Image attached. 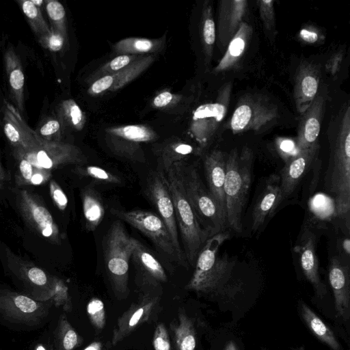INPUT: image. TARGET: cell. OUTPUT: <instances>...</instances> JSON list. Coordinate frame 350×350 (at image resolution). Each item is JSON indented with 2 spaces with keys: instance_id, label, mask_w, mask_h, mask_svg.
Wrapping results in <instances>:
<instances>
[{
  "instance_id": "cell-17",
  "label": "cell",
  "mask_w": 350,
  "mask_h": 350,
  "mask_svg": "<svg viewBox=\"0 0 350 350\" xmlns=\"http://www.w3.org/2000/svg\"><path fill=\"white\" fill-rule=\"evenodd\" d=\"M318 150L317 144L308 149L298 150L287 161L280 176L282 201L294 191L316 159Z\"/></svg>"
},
{
  "instance_id": "cell-19",
  "label": "cell",
  "mask_w": 350,
  "mask_h": 350,
  "mask_svg": "<svg viewBox=\"0 0 350 350\" xmlns=\"http://www.w3.org/2000/svg\"><path fill=\"white\" fill-rule=\"evenodd\" d=\"M329 281L334 293L337 315L348 320L350 316L349 267L337 256L330 260Z\"/></svg>"
},
{
  "instance_id": "cell-1",
  "label": "cell",
  "mask_w": 350,
  "mask_h": 350,
  "mask_svg": "<svg viewBox=\"0 0 350 350\" xmlns=\"http://www.w3.org/2000/svg\"><path fill=\"white\" fill-rule=\"evenodd\" d=\"M227 232L209 237L200 250L193 275L186 288L203 293L224 291L232 279L235 260L226 253L221 254L220 247L228 238Z\"/></svg>"
},
{
  "instance_id": "cell-12",
  "label": "cell",
  "mask_w": 350,
  "mask_h": 350,
  "mask_svg": "<svg viewBox=\"0 0 350 350\" xmlns=\"http://www.w3.org/2000/svg\"><path fill=\"white\" fill-rule=\"evenodd\" d=\"M49 313V305L27 295L8 291L0 293V314L5 319L28 325H36Z\"/></svg>"
},
{
  "instance_id": "cell-7",
  "label": "cell",
  "mask_w": 350,
  "mask_h": 350,
  "mask_svg": "<svg viewBox=\"0 0 350 350\" xmlns=\"http://www.w3.org/2000/svg\"><path fill=\"white\" fill-rule=\"evenodd\" d=\"M8 267L29 290L35 299L47 301L53 299L56 306H67L70 300L68 288L59 279L50 275L31 262L23 260L8 250L6 252Z\"/></svg>"
},
{
  "instance_id": "cell-49",
  "label": "cell",
  "mask_w": 350,
  "mask_h": 350,
  "mask_svg": "<svg viewBox=\"0 0 350 350\" xmlns=\"http://www.w3.org/2000/svg\"><path fill=\"white\" fill-rule=\"evenodd\" d=\"M174 99V95L168 91H164L157 94L153 100V105L161 108L168 105Z\"/></svg>"
},
{
  "instance_id": "cell-6",
  "label": "cell",
  "mask_w": 350,
  "mask_h": 350,
  "mask_svg": "<svg viewBox=\"0 0 350 350\" xmlns=\"http://www.w3.org/2000/svg\"><path fill=\"white\" fill-rule=\"evenodd\" d=\"M133 245V238L128 234L122 221H115L104 237L103 254L108 277L117 296L128 293Z\"/></svg>"
},
{
  "instance_id": "cell-32",
  "label": "cell",
  "mask_w": 350,
  "mask_h": 350,
  "mask_svg": "<svg viewBox=\"0 0 350 350\" xmlns=\"http://www.w3.org/2000/svg\"><path fill=\"white\" fill-rule=\"evenodd\" d=\"M176 324H171L176 350H195L196 332L193 323L183 312L178 313Z\"/></svg>"
},
{
  "instance_id": "cell-53",
  "label": "cell",
  "mask_w": 350,
  "mask_h": 350,
  "mask_svg": "<svg viewBox=\"0 0 350 350\" xmlns=\"http://www.w3.org/2000/svg\"><path fill=\"white\" fill-rule=\"evenodd\" d=\"M8 180L9 177L8 176V174L2 167L0 162V187L3 183L6 182Z\"/></svg>"
},
{
  "instance_id": "cell-37",
  "label": "cell",
  "mask_w": 350,
  "mask_h": 350,
  "mask_svg": "<svg viewBox=\"0 0 350 350\" xmlns=\"http://www.w3.org/2000/svg\"><path fill=\"white\" fill-rule=\"evenodd\" d=\"M193 152V146L183 142H176L165 146L160 154L163 171H167L174 163L183 161L185 157Z\"/></svg>"
},
{
  "instance_id": "cell-47",
  "label": "cell",
  "mask_w": 350,
  "mask_h": 350,
  "mask_svg": "<svg viewBox=\"0 0 350 350\" xmlns=\"http://www.w3.org/2000/svg\"><path fill=\"white\" fill-rule=\"evenodd\" d=\"M61 128V124L57 119H49L43 123L36 134L42 139L51 141V139L57 135Z\"/></svg>"
},
{
  "instance_id": "cell-3",
  "label": "cell",
  "mask_w": 350,
  "mask_h": 350,
  "mask_svg": "<svg viewBox=\"0 0 350 350\" xmlns=\"http://www.w3.org/2000/svg\"><path fill=\"white\" fill-rule=\"evenodd\" d=\"M252 151L245 147L240 154L233 149L227 156L224 195L228 226L238 233L243 229L242 217L252 184Z\"/></svg>"
},
{
  "instance_id": "cell-20",
  "label": "cell",
  "mask_w": 350,
  "mask_h": 350,
  "mask_svg": "<svg viewBox=\"0 0 350 350\" xmlns=\"http://www.w3.org/2000/svg\"><path fill=\"white\" fill-rule=\"evenodd\" d=\"M5 103L3 131L14 149L24 150L35 146L39 136L26 124L16 108L8 102Z\"/></svg>"
},
{
  "instance_id": "cell-42",
  "label": "cell",
  "mask_w": 350,
  "mask_h": 350,
  "mask_svg": "<svg viewBox=\"0 0 350 350\" xmlns=\"http://www.w3.org/2000/svg\"><path fill=\"white\" fill-rule=\"evenodd\" d=\"M76 172L102 183L119 184L121 183L120 177L98 166L88 165L77 167Z\"/></svg>"
},
{
  "instance_id": "cell-11",
  "label": "cell",
  "mask_w": 350,
  "mask_h": 350,
  "mask_svg": "<svg viewBox=\"0 0 350 350\" xmlns=\"http://www.w3.org/2000/svg\"><path fill=\"white\" fill-rule=\"evenodd\" d=\"M146 193L165 224L181 265L187 261L178 240V226L172 196L163 170L152 172L148 177Z\"/></svg>"
},
{
  "instance_id": "cell-18",
  "label": "cell",
  "mask_w": 350,
  "mask_h": 350,
  "mask_svg": "<svg viewBox=\"0 0 350 350\" xmlns=\"http://www.w3.org/2000/svg\"><path fill=\"white\" fill-rule=\"evenodd\" d=\"M227 156L225 152L215 150L206 154L203 161L207 189L226 218L224 187Z\"/></svg>"
},
{
  "instance_id": "cell-28",
  "label": "cell",
  "mask_w": 350,
  "mask_h": 350,
  "mask_svg": "<svg viewBox=\"0 0 350 350\" xmlns=\"http://www.w3.org/2000/svg\"><path fill=\"white\" fill-rule=\"evenodd\" d=\"M252 28L247 24L242 23L237 33L230 41L228 49L215 70L220 72L234 65L245 51Z\"/></svg>"
},
{
  "instance_id": "cell-30",
  "label": "cell",
  "mask_w": 350,
  "mask_h": 350,
  "mask_svg": "<svg viewBox=\"0 0 350 350\" xmlns=\"http://www.w3.org/2000/svg\"><path fill=\"white\" fill-rule=\"evenodd\" d=\"M14 156L18 162L15 174V183L17 186L41 185L47 182L51 178V172L33 166L17 153L14 152Z\"/></svg>"
},
{
  "instance_id": "cell-52",
  "label": "cell",
  "mask_w": 350,
  "mask_h": 350,
  "mask_svg": "<svg viewBox=\"0 0 350 350\" xmlns=\"http://www.w3.org/2000/svg\"><path fill=\"white\" fill-rule=\"evenodd\" d=\"M103 344L100 342L95 341L90 344L83 350H102Z\"/></svg>"
},
{
  "instance_id": "cell-39",
  "label": "cell",
  "mask_w": 350,
  "mask_h": 350,
  "mask_svg": "<svg viewBox=\"0 0 350 350\" xmlns=\"http://www.w3.org/2000/svg\"><path fill=\"white\" fill-rule=\"evenodd\" d=\"M142 56L144 55H119L93 72L88 77V83L91 84L102 77L117 72Z\"/></svg>"
},
{
  "instance_id": "cell-4",
  "label": "cell",
  "mask_w": 350,
  "mask_h": 350,
  "mask_svg": "<svg viewBox=\"0 0 350 350\" xmlns=\"http://www.w3.org/2000/svg\"><path fill=\"white\" fill-rule=\"evenodd\" d=\"M163 172L174 203L178 230L184 247L183 252L186 261L194 265L200 250L211 236L201 226L174 165Z\"/></svg>"
},
{
  "instance_id": "cell-8",
  "label": "cell",
  "mask_w": 350,
  "mask_h": 350,
  "mask_svg": "<svg viewBox=\"0 0 350 350\" xmlns=\"http://www.w3.org/2000/svg\"><path fill=\"white\" fill-rule=\"evenodd\" d=\"M14 152L23 156L33 166L49 172L66 165L85 162V156L77 146L40 137L35 146L24 150L14 149Z\"/></svg>"
},
{
  "instance_id": "cell-40",
  "label": "cell",
  "mask_w": 350,
  "mask_h": 350,
  "mask_svg": "<svg viewBox=\"0 0 350 350\" xmlns=\"http://www.w3.org/2000/svg\"><path fill=\"white\" fill-rule=\"evenodd\" d=\"M45 8L51 23V27L59 31L68 39L66 10L63 5L56 0L44 1Z\"/></svg>"
},
{
  "instance_id": "cell-24",
  "label": "cell",
  "mask_w": 350,
  "mask_h": 350,
  "mask_svg": "<svg viewBox=\"0 0 350 350\" xmlns=\"http://www.w3.org/2000/svg\"><path fill=\"white\" fill-rule=\"evenodd\" d=\"M299 253L300 265L307 280L312 284L317 294L323 296L326 293L325 285L321 282L319 273V261L315 250V237L309 230L301 236L296 247Z\"/></svg>"
},
{
  "instance_id": "cell-46",
  "label": "cell",
  "mask_w": 350,
  "mask_h": 350,
  "mask_svg": "<svg viewBox=\"0 0 350 350\" xmlns=\"http://www.w3.org/2000/svg\"><path fill=\"white\" fill-rule=\"evenodd\" d=\"M259 10L264 26L271 31L275 28L273 2L271 0L259 1Z\"/></svg>"
},
{
  "instance_id": "cell-50",
  "label": "cell",
  "mask_w": 350,
  "mask_h": 350,
  "mask_svg": "<svg viewBox=\"0 0 350 350\" xmlns=\"http://www.w3.org/2000/svg\"><path fill=\"white\" fill-rule=\"evenodd\" d=\"M299 35L303 40L308 43H314L318 40V35L316 32L306 29H301L299 32Z\"/></svg>"
},
{
  "instance_id": "cell-10",
  "label": "cell",
  "mask_w": 350,
  "mask_h": 350,
  "mask_svg": "<svg viewBox=\"0 0 350 350\" xmlns=\"http://www.w3.org/2000/svg\"><path fill=\"white\" fill-rule=\"evenodd\" d=\"M111 213L138 230L172 260L180 263L169 231L161 217L144 210L122 211L111 209Z\"/></svg>"
},
{
  "instance_id": "cell-15",
  "label": "cell",
  "mask_w": 350,
  "mask_h": 350,
  "mask_svg": "<svg viewBox=\"0 0 350 350\" xmlns=\"http://www.w3.org/2000/svg\"><path fill=\"white\" fill-rule=\"evenodd\" d=\"M226 111V106L217 102L201 105L193 111L190 131L202 147L206 146L214 135Z\"/></svg>"
},
{
  "instance_id": "cell-43",
  "label": "cell",
  "mask_w": 350,
  "mask_h": 350,
  "mask_svg": "<svg viewBox=\"0 0 350 350\" xmlns=\"http://www.w3.org/2000/svg\"><path fill=\"white\" fill-rule=\"evenodd\" d=\"M87 312L91 323L97 329L104 328L106 323V314L102 300L94 297L87 305Z\"/></svg>"
},
{
  "instance_id": "cell-13",
  "label": "cell",
  "mask_w": 350,
  "mask_h": 350,
  "mask_svg": "<svg viewBox=\"0 0 350 350\" xmlns=\"http://www.w3.org/2000/svg\"><path fill=\"white\" fill-rule=\"evenodd\" d=\"M110 147L118 155L133 161H144L140 156V145L157 138L156 133L148 126L130 124L109 128Z\"/></svg>"
},
{
  "instance_id": "cell-21",
  "label": "cell",
  "mask_w": 350,
  "mask_h": 350,
  "mask_svg": "<svg viewBox=\"0 0 350 350\" xmlns=\"http://www.w3.org/2000/svg\"><path fill=\"white\" fill-rule=\"evenodd\" d=\"M280 176L269 177L262 193L258 198L252 211V229L256 231L267 216H271L282 202Z\"/></svg>"
},
{
  "instance_id": "cell-48",
  "label": "cell",
  "mask_w": 350,
  "mask_h": 350,
  "mask_svg": "<svg viewBox=\"0 0 350 350\" xmlns=\"http://www.w3.org/2000/svg\"><path fill=\"white\" fill-rule=\"evenodd\" d=\"M49 189L51 198L55 206L64 211L68 205V198L61 187L54 180L50 181Z\"/></svg>"
},
{
  "instance_id": "cell-38",
  "label": "cell",
  "mask_w": 350,
  "mask_h": 350,
  "mask_svg": "<svg viewBox=\"0 0 350 350\" xmlns=\"http://www.w3.org/2000/svg\"><path fill=\"white\" fill-rule=\"evenodd\" d=\"M27 22L34 33L40 37L50 31L40 11V8L35 5L31 0H19L17 1Z\"/></svg>"
},
{
  "instance_id": "cell-23",
  "label": "cell",
  "mask_w": 350,
  "mask_h": 350,
  "mask_svg": "<svg viewBox=\"0 0 350 350\" xmlns=\"http://www.w3.org/2000/svg\"><path fill=\"white\" fill-rule=\"evenodd\" d=\"M247 1L244 0L222 1L218 16V42L221 46L227 45L234 37L242 23Z\"/></svg>"
},
{
  "instance_id": "cell-31",
  "label": "cell",
  "mask_w": 350,
  "mask_h": 350,
  "mask_svg": "<svg viewBox=\"0 0 350 350\" xmlns=\"http://www.w3.org/2000/svg\"><path fill=\"white\" fill-rule=\"evenodd\" d=\"M303 319L312 333L333 350H339L340 344L330 328L305 304H300Z\"/></svg>"
},
{
  "instance_id": "cell-56",
  "label": "cell",
  "mask_w": 350,
  "mask_h": 350,
  "mask_svg": "<svg viewBox=\"0 0 350 350\" xmlns=\"http://www.w3.org/2000/svg\"><path fill=\"white\" fill-rule=\"evenodd\" d=\"M33 350H49L44 344L38 343L37 344Z\"/></svg>"
},
{
  "instance_id": "cell-54",
  "label": "cell",
  "mask_w": 350,
  "mask_h": 350,
  "mask_svg": "<svg viewBox=\"0 0 350 350\" xmlns=\"http://www.w3.org/2000/svg\"><path fill=\"white\" fill-rule=\"evenodd\" d=\"M342 248L347 254H350V241L349 239H345L342 242Z\"/></svg>"
},
{
  "instance_id": "cell-22",
  "label": "cell",
  "mask_w": 350,
  "mask_h": 350,
  "mask_svg": "<svg viewBox=\"0 0 350 350\" xmlns=\"http://www.w3.org/2000/svg\"><path fill=\"white\" fill-rule=\"evenodd\" d=\"M131 260L134 263L137 275L143 282L157 284L167 281L162 265L140 241L134 238Z\"/></svg>"
},
{
  "instance_id": "cell-51",
  "label": "cell",
  "mask_w": 350,
  "mask_h": 350,
  "mask_svg": "<svg viewBox=\"0 0 350 350\" xmlns=\"http://www.w3.org/2000/svg\"><path fill=\"white\" fill-rule=\"evenodd\" d=\"M296 147L295 143L289 139L283 140L280 144V150L286 153L291 152Z\"/></svg>"
},
{
  "instance_id": "cell-26",
  "label": "cell",
  "mask_w": 350,
  "mask_h": 350,
  "mask_svg": "<svg viewBox=\"0 0 350 350\" xmlns=\"http://www.w3.org/2000/svg\"><path fill=\"white\" fill-rule=\"evenodd\" d=\"M165 41V34L157 39L130 37L113 44L112 49L118 55H147L161 51Z\"/></svg>"
},
{
  "instance_id": "cell-57",
  "label": "cell",
  "mask_w": 350,
  "mask_h": 350,
  "mask_svg": "<svg viewBox=\"0 0 350 350\" xmlns=\"http://www.w3.org/2000/svg\"><path fill=\"white\" fill-rule=\"evenodd\" d=\"M32 3L36 5L37 7L38 8H40V6L42 5V3H44V1H42V0H38V1H36V0H31Z\"/></svg>"
},
{
  "instance_id": "cell-5",
  "label": "cell",
  "mask_w": 350,
  "mask_h": 350,
  "mask_svg": "<svg viewBox=\"0 0 350 350\" xmlns=\"http://www.w3.org/2000/svg\"><path fill=\"white\" fill-rule=\"evenodd\" d=\"M173 165L187 198L203 229L211 237L224 232L228 226L226 218L204 185L196 168L183 161Z\"/></svg>"
},
{
  "instance_id": "cell-34",
  "label": "cell",
  "mask_w": 350,
  "mask_h": 350,
  "mask_svg": "<svg viewBox=\"0 0 350 350\" xmlns=\"http://www.w3.org/2000/svg\"><path fill=\"white\" fill-rule=\"evenodd\" d=\"M200 33L205 55V62L208 65L213 55L215 41V25L213 18L212 8L208 1L203 5L200 23Z\"/></svg>"
},
{
  "instance_id": "cell-55",
  "label": "cell",
  "mask_w": 350,
  "mask_h": 350,
  "mask_svg": "<svg viewBox=\"0 0 350 350\" xmlns=\"http://www.w3.org/2000/svg\"><path fill=\"white\" fill-rule=\"evenodd\" d=\"M224 350H237V348L235 344L232 341H230L227 344Z\"/></svg>"
},
{
  "instance_id": "cell-41",
  "label": "cell",
  "mask_w": 350,
  "mask_h": 350,
  "mask_svg": "<svg viewBox=\"0 0 350 350\" xmlns=\"http://www.w3.org/2000/svg\"><path fill=\"white\" fill-rule=\"evenodd\" d=\"M61 113L68 124L77 131L84 127L85 114L72 99L64 100L61 104Z\"/></svg>"
},
{
  "instance_id": "cell-45",
  "label": "cell",
  "mask_w": 350,
  "mask_h": 350,
  "mask_svg": "<svg viewBox=\"0 0 350 350\" xmlns=\"http://www.w3.org/2000/svg\"><path fill=\"white\" fill-rule=\"evenodd\" d=\"M152 343L154 350H172L168 332L163 323L156 327Z\"/></svg>"
},
{
  "instance_id": "cell-9",
  "label": "cell",
  "mask_w": 350,
  "mask_h": 350,
  "mask_svg": "<svg viewBox=\"0 0 350 350\" xmlns=\"http://www.w3.org/2000/svg\"><path fill=\"white\" fill-rule=\"evenodd\" d=\"M15 196L16 207L27 226L47 241L60 245L62 234L42 199L25 189L17 190Z\"/></svg>"
},
{
  "instance_id": "cell-33",
  "label": "cell",
  "mask_w": 350,
  "mask_h": 350,
  "mask_svg": "<svg viewBox=\"0 0 350 350\" xmlns=\"http://www.w3.org/2000/svg\"><path fill=\"white\" fill-rule=\"evenodd\" d=\"M83 342V338L68 321L64 314L60 315L54 334L55 350H75Z\"/></svg>"
},
{
  "instance_id": "cell-27",
  "label": "cell",
  "mask_w": 350,
  "mask_h": 350,
  "mask_svg": "<svg viewBox=\"0 0 350 350\" xmlns=\"http://www.w3.org/2000/svg\"><path fill=\"white\" fill-rule=\"evenodd\" d=\"M321 105L313 103L312 109H308L304 115L299 126L296 147L298 150L308 149L317 145L321 126Z\"/></svg>"
},
{
  "instance_id": "cell-35",
  "label": "cell",
  "mask_w": 350,
  "mask_h": 350,
  "mask_svg": "<svg viewBox=\"0 0 350 350\" xmlns=\"http://www.w3.org/2000/svg\"><path fill=\"white\" fill-rule=\"evenodd\" d=\"M318 87V79L312 72H304L299 77L295 88V96L297 107L301 111L308 109L312 104Z\"/></svg>"
},
{
  "instance_id": "cell-14",
  "label": "cell",
  "mask_w": 350,
  "mask_h": 350,
  "mask_svg": "<svg viewBox=\"0 0 350 350\" xmlns=\"http://www.w3.org/2000/svg\"><path fill=\"white\" fill-rule=\"evenodd\" d=\"M155 59L156 55L153 54L142 56L122 70L93 81L88 90V93L95 96L122 88L145 71Z\"/></svg>"
},
{
  "instance_id": "cell-25",
  "label": "cell",
  "mask_w": 350,
  "mask_h": 350,
  "mask_svg": "<svg viewBox=\"0 0 350 350\" xmlns=\"http://www.w3.org/2000/svg\"><path fill=\"white\" fill-rule=\"evenodd\" d=\"M4 62L10 88L21 113L23 109L25 77L21 60L12 48L5 51Z\"/></svg>"
},
{
  "instance_id": "cell-2",
  "label": "cell",
  "mask_w": 350,
  "mask_h": 350,
  "mask_svg": "<svg viewBox=\"0 0 350 350\" xmlns=\"http://www.w3.org/2000/svg\"><path fill=\"white\" fill-rule=\"evenodd\" d=\"M350 113L348 107L331 146L324 178L325 189L335 200L336 214L349 221L350 209Z\"/></svg>"
},
{
  "instance_id": "cell-44",
  "label": "cell",
  "mask_w": 350,
  "mask_h": 350,
  "mask_svg": "<svg viewBox=\"0 0 350 350\" xmlns=\"http://www.w3.org/2000/svg\"><path fill=\"white\" fill-rule=\"evenodd\" d=\"M38 40L40 44L44 49L53 52H57L63 49L68 39L59 31L51 27L48 33L38 37Z\"/></svg>"
},
{
  "instance_id": "cell-16",
  "label": "cell",
  "mask_w": 350,
  "mask_h": 350,
  "mask_svg": "<svg viewBox=\"0 0 350 350\" xmlns=\"http://www.w3.org/2000/svg\"><path fill=\"white\" fill-rule=\"evenodd\" d=\"M157 301V297L145 295L137 303L132 304L118 319L113 331L111 344L116 345L148 321Z\"/></svg>"
},
{
  "instance_id": "cell-36",
  "label": "cell",
  "mask_w": 350,
  "mask_h": 350,
  "mask_svg": "<svg viewBox=\"0 0 350 350\" xmlns=\"http://www.w3.org/2000/svg\"><path fill=\"white\" fill-rule=\"evenodd\" d=\"M260 118L262 120V116L254 107L243 103L234 110L230 126L234 133H237L258 124L257 120L260 123Z\"/></svg>"
},
{
  "instance_id": "cell-29",
  "label": "cell",
  "mask_w": 350,
  "mask_h": 350,
  "mask_svg": "<svg viewBox=\"0 0 350 350\" xmlns=\"http://www.w3.org/2000/svg\"><path fill=\"white\" fill-rule=\"evenodd\" d=\"M81 200L85 227L88 231H94L104 217L103 203L99 194L92 188L83 190Z\"/></svg>"
}]
</instances>
